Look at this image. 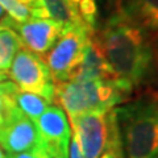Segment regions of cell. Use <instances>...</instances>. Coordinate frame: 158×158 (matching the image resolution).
I'll return each mask as SVG.
<instances>
[{"mask_svg": "<svg viewBox=\"0 0 158 158\" xmlns=\"http://www.w3.org/2000/svg\"><path fill=\"white\" fill-rule=\"evenodd\" d=\"M94 34L117 79L133 90L148 85L157 74L152 36L124 15L115 11Z\"/></svg>", "mask_w": 158, "mask_h": 158, "instance_id": "6da1fadb", "label": "cell"}, {"mask_svg": "<svg viewBox=\"0 0 158 158\" xmlns=\"http://www.w3.org/2000/svg\"><path fill=\"white\" fill-rule=\"evenodd\" d=\"M133 91V87L121 79L56 82L54 102L71 120L82 113L112 110L127 103Z\"/></svg>", "mask_w": 158, "mask_h": 158, "instance_id": "7a4b0ae2", "label": "cell"}, {"mask_svg": "<svg viewBox=\"0 0 158 158\" xmlns=\"http://www.w3.org/2000/svg\"><path fill=\"white\" fill-rule=\"evenodd\" d=\"M123 148L128 158H153L158 154V100L141 98L115 107Z\"/></svg>", "mask_w": 158, "mask_h": 158, "instance_id": "3957f363", "label": "cell"}, {"mask_svg": "<svg viewBox=\"0 0 158 158\" xmlns=\"http://www.w3.org/2000/svg\"><path fill=\"white\" fill-rule=\"evenodd\" d=\"M69 123L83 158H100L113 136L120 133L115 108L82 113Z\"/></svg>", "mask_w": 158, "mask_h": 158, "instance_id": "277c9868", "label": "cell"}, {"mask_svg": "<svg viewBox=\"0 0 158 158\" xmlns=\"http://www.w3.org/2000/svg\"><path fill=\"white\" fill-rule=\"evenodd\" d=\"M87 27H71L63 29L53 48L44 56L50 74L56 82H69L77 77L81 66L83 50L90 34Z\"/></svg>", "mask_w": 158, "mask_h": 158, "instance_id": "5b68a950", "label": "cell"}, {"mask_svg": "<svg viewBox=\"0 0 158 158\" xmlns=\"http://www.w3.org/2000/svg\"><path fill=\"white\" fill-rule=\"evenodd\" d=\"M8 77L20 91L36 94L54 103V81L41 56L23 46L13 58Z\"/></svg>", "mask_w": 158, "mask_h": 158, "instance_id": "8992f818", "label": "cell"}, {"mask_svg": "<svg viewBox=\"0 0 158 158\" xmlns=\"http://www.w3.org/2000/svg\"><path fill=\"white\" fill-rule=\"evenodd\" d=\"M40 142L52 158H67L71 138V127L65 111L59 106H50L34 121Z\"/></svg>", "mask_w": 158, "mask_h": 158, "instance_id": "52a82bcc", "label": "cell"}, {"mask_svg": "<svg viewBox=\"0 0 158 158\" xmlns=\"http://www.w3.org/2000/svg\"><path fill=\"white\" fill-rule=\"evenodd\" d=\"M3 21L19 34L24 48L41 57H44L53 48L63 31L59 24L48 19L32 17L28 21L16 23L11 17L4 16Z\"/></svg>", "mask_w": 158, "mask_h": 158, "instance_id": "ba28073f", "label": "cell"}, {"mask_svg": "<svg viewBox=\"0 0 158 158\" xmlns=\"http://www.w3.org/2000/svg\"><path fill=\"white\" fill-rule=\"evenodd\" d=\"M0 146L9 154L33 153L41 146L34 123L24 115L20 108L0 129Z\"/></svg>", "mask_w": 158, "mask_h": 158, "instance_id": "9c48e42d", "label": "cell"}, {"mask_svg": "<svg viewBox=\"0 0 158 158\" xmlns=\"http://www.w3.org/2000/svg\"><path fill=\"white\" fill-rule=\"evenodd\" d=\"M103 79H117L111 65L100 50L95 34L91 33L83 50L81 66L77 77L73 81H103Z\"/></svg>", "mask_w": 158, "mask_h": 158, "instance_id": "30bf717a", "label": "cell"}, {"mask_svg": "<svg viewBox=\"0 0 158 158\" xmlns=\"http://www.w3.org/2000/svg\"><path fill=\"white\" fill-rule=\"evenodd\" d=\"M116 12L140 27L148 34L158 32V0H113Z\"/></svg>", "mask_w": 158, "mask_h": 158, "instance_id": "8fae6325", "label": "cell"}, {"mask_svg": "<svg viewBox=\"0 0 158 158\" xmlns=\"http://www.w3.org/2000/svg\"><path fill=\"white\" fill-rule=\"evenodd\" d=\"M31 13L32 17L52 20L59 24L63 29L71 27H87L79 17L77 8L67 0H37Z\"/></svg>", "mask_w": 158, "mask_h": 158, "instance_id": "7c38bea8", "label": "cell"}, {"mask_svg": "<svg viewBox=\"0 0 158 158\" xmlns=\"http://www.w3.org/2000/svg\"><path fill=\"white\" fill-rule=\"evenodd\" d=\"M0 23V70L8 73L15 56L23 48V42L19 34L6 25L3 19Z\"/></svg>", "mask_w": 158, "mask_h": 158, "instance_id": "4fadbf2b", "label": "cell"}, {"mask_svg": "<svg viewBox=\"0 0 158 158\" xmlns=\"http://www.w3.org/2000/svg\"><path fill=\"white\" fill-rule=\"evenodd\" d=\"M13 99L16 102V106L20 108V111L25 116H28L33 123L52 104V103H49L42 96L36 95V94H32V92L20 91V90L15 92Z\"/></svg>", "mask_w": 158, "mask_h": 158, "instance_id": "5bb4252c", "label": "cell"}, {"mask_svg": "<svg viewBox=\"0 0 158 158\" xmlns=\"http://www.w3.org/2000/svg\"><path fill=\"white\" fill-rule=\"evenodd\" d=\"M77 11L82 21L90 28L92 32L98 29V19H99V9L96 0H81L77 6Z\"/></svg>", "mask_w": 158, "mask_h": 158, "instance_id": "9a60e30c", "label": "cell"}, {"mask_svg": "<svg viewBox=\"0 0 158 158\" xmlns=\"http://www.w3.org/2000/svg\"><path fill=\"white\" fill-rule=\"evenodd\" d=\"M0 7L4 9V12L8 13V17L16 23H24L32 19L29 9L20 4L17 0H0Z\"/></svg>", "mask_w": 158, "mask_h": 158, "instance_id": "2e32d148", "label": "cell"}, {"mask_svg": "<svg viewBox=\"0 0 158 158\" xmlns=\"http://www.w3.org/2000/svg\"><path fill=\"white\" fill-rule=\"evenodd\" d=\"M19 110L13 95H4L0 96V129L3 125L11 118V116Z\"/></svg>", "mask_w": 158, "mask_h": 158, "instance_id": "e0dca14e", "label": "cell"}, {"mask_svg": "<svg viewBox=\"0 0 158 158\" xmlns=\"http://www.w3.org/2000/svg\"><path fill=\"white\" fill-rule=\"evenodd\" d=\"M100 158H125V156H124V148H123L121 135H120V133H117L116 136H113V138L110 141L107 149L100 156Z\"/></svg>", "mask_w": 158, "mask_h": 158, "instance_id": "ac0fdd59", "label": "cell"}, {"mask_svg": "<svg viewBox=\"0 0 158 158\" xmlns=\"http://www.w3.org/2000/svg\"><path fill=\"white\" fill-rule=\"evenodd\" d=\"M152 48H153V56H154V65H156V71L158 74V32H156L152 36ZM152 98L158 100V83H156L154 88H153V94H150Z\"/></svg>", "mask_w": 158, "mask_h": 158, "instance_id": "d6986e66", "label": "cell"}, {"mask_svg": "<svg viewBox=\"0 0 158 158\" xmlns=\"http://www.w3.org/2000/svg\"><path fill=\"white\" fill-rule=\"evenodd\" d=\"M67 158H83V154L81 152V148L77 141L75 136L71 133V138H70V145H69V156Z\"/></svg>", "mask_w": 158, "mask_h": 158, "instance_id": "ffe728a7", "label": "cell"}, {"mask_svg": "<svg viewBox=\"0 0 158 158\" xmlns=\"http://www.w3.org/2000/svg\"><path fill=\"white\" fill-rule=\"evenodd\" d=\"M19 88L12 81H6V82H0V96L4 95H15Z\"/></svg>", "mask_w": 158, "mask_h": 158, "instance_id": "44dd1931", "label": "cell"}, {"mask_svg": "<svg viewBox=\"0 0 158 158\" xmlns=\"http://www.w3.org/2000/svg\"><path fill=\"white\" fill-rule=\"evenodd\" d=\"M6 158H36L33 153H16V154H9L7 153Z\"/></svg>", "mask_w": 158, "mask_h": 158, "instance_id": "7402d4cb", "label": "cell"}, {"mask_svg": "<svg viewBox=\"0 0 158 158\" xmlns=\"http://www.w3.org/2000/svg\"><path fill=\"white\" fill-rule=\"evenodd\" d=\"M17 2L20 4H23L24 7H27L29 9V12H32V9L34 8V6H36V2L37 0H17ZM32 15V13H31Z\"/></svg>", "mask_w": 158, "mask_h": 158, "instance_id": "603a6c76", "label": "cell"}, {"mask_svg": "<svg viewBox=\"0 0 158 158\" xmlns=\"http://www.w3.org/2000/svg\"><path fill=\"white\" fill-rule=\"evenodd\" d=\"M33 154H34V157H36V158H52L45 150L42 149V148H38V149H36L33 152Z\"/></svg>", "mask_w": 158, "mask_h": 158, "instance_id": "cb8c5ba5", "label": "cell"}, {"mask_svg": "<svg viewBox=\"0 0 158 158\" xmlns=\"http://www.w3.org/2000/svg\"><path fill=\"white\" fill-rule=\"evenodd\" d=\"M6 81H9V77H8V73L0 70V82H6Z\"/></svg>", "mask_w": 158, "mask_h": 158, "instance_id": "d4e9b609", "label": "cell"}, {"mask_svg": "<svg viewBox=\"0 0 158 158\" xmlns=\"http://www.w3.org/2000/svg\"><path fill=\"white\" fill-rule=\"evenodd\" d=\"M67 2H69V3H70V4H71V6H74V7H75V8H77V6H78V3H79V2H81V0H67Z\"/></svg>", "mask_w": 158, "mask_h": 158, "instance_id": "484cf974", "label": "cell"}, {"mask_svg": "<svg viewBox=\"0 0 158 158\" xmlns=\"http://www.w3.org/2000/svg\"><path fill=\"white\" fill-rule=\"evenodd\" d=\"M4 17V9L2 8V7H0V20H2Z\"/></svg>", "mask_w": 158, "mask_h": 158, "instance_id": "4316f807", "label": "cell"}, {"mask_svg": "<svg viewBox=\"0 0 158 158\" xmlns=\"http://www.w3.org/2000/svg\"><path fill=\"white\" fill-rule=\"evenodd\" d=\"M0 158H6V156L3 154V152H2V149H0Z\"/></svg>", "mask_w": 158, "mask_h": 158, "instance_id": "83f0119b", "label": "cell"}, {"mask_svg": "<svg viewBox=\"0 0 158 158\" xmlns=\"http://www.w3.org/2000/svg\"><path fill=\"white\" fill-rule=\"evenodd\" d=\"M0 25H2V23H0Z\"/></svg>", "mask_w": 158, "mask_h": 158, "instance_id": "f1b7e54d", "label": "cell"}]
</instances>
